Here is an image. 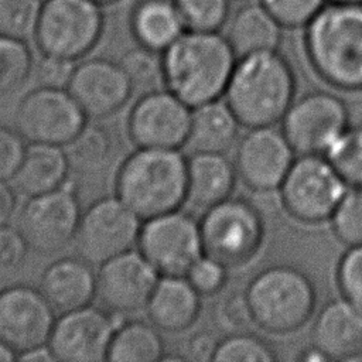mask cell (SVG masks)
<instances>
[{"label": "cell", "instance_id": "6da1fadb", "mask_svg": "<svg viewBox=\"0 0 362 362\" xmlns=\"http://www.w3.org/2000/svg\"><path fill=\"white\" fill-rule=\"evenodd\" d=\"M304 51L334 89L362 92V3H331L304 27Z\"/></svg>", "mask_w": 362, "mask_h": 362}, {"label": "cell", "instance_id": "7a4b0ae2", "mask_svg": "<svg viewBox=\"0 0 362 362\" xmlns=\"http://www.w3.org/2000/svg\"><path fill=\"white\" fill-rule=\"evenodd\" d=\"M164 88L195 107L221 99L238 61L225 34L185 30L161 52Z\"/></svg>", "mask_w": 362, "mask_h": 362}, {"label": "cell", "instance_id": "3957f363", "mask_svg": "<svg viewBox=\"0 0 362 362\" xmlns=\"http://www.w3.org/2000/svg\"><path fill=\"white\" fill-rule=\"evenodd\" d=\"M296 92L294 68L274 49L239 57L225 99L240 124L250 129L281 122L296 100Z\"/></svg>", "mask_w": 362, "mask_h": 362}, {"label": "cell", "instance_id": "277c9868", "mask_svg": "<svg viewBox=\"0 0 362 362\" xmlns=\"http://www.w3.org/2000/svg\"><path fill=\"white\" fill-rule=\"evenodd\" d=\"M115 194L143 221L188 201L187 157L180 148L136 147L119 165Z\"/></svg>", "mask_w": 362, "mask_h": 362}, {"label": "cell", "instance_id": "5b68a950", "mask_svg": "<svg viewBox=\"0 0 362 362\" xmlns=\"http://www.w3.org/2000/svg\"><path fill=\"white\" fill-rule=\"evenodd\" d=\"M245 293L253 324L276 335L301 329L317 307V288L311 277L286 263L259 270L249 280Z\"/></svg>", "mask_w": 362, "mask_h": 362}, {"label": "cell", "instance_id": "8992f818", "mask_svg": "<svg viewBox=\"0 0 362 362\" xmlns=\"http://www.w3.org/2000/svg\"><path fill=\"white\" fill-rule=\"evenodd\" d=\"M199 229L204 255L228 269L242 267L255 259L266 236L264 219L257 206L233 197L206 208Z\"/></svg>", "mask_w": 362, "mask_h": 362}, {"label": "cell", "instance_id": "52a82bcc", "mask_svg": "<svg viewBox=\"0 0 362 362\" xmlns=\"http://www.w3.org/2000/svg\"><path fill=\"white\" fill-rule=\"evenodd\" d=\"M102 6L92 0H42L34 41L42 55L83 59L100 41Z\"/></svg>", "mask_w": 362, "mask_h": 362}, {"label": "cell", "instance_id": "ba28073f", "mask_svg": "<svg viewBox=\"0 0 362 362\" xmlns=\"http://www.w3.org/2000/svg\"><path fill=\"white\" fill-rule=\"evenodd\" d=\"M346 182L325 156H298L279 191L287 214L303 223L329 221L348 191Z\"/></svg>", "mask_w": 362, "mask_h": 362}, {"label": "cell", "instance_id": "9c48e42d", "mask_svg": "<svg viewBox=\"0 0 362 362\" xmlns=\"http://www.w3.org/2000/svg\"><path fill=\"white\" fill-rule=\"evenodd\" d=\"M82 212L76 185L68 180L54 191L28 197L17 214L16 226L30 249L52 255L74 242Z\"/></svg>", "mask_w": 362, "mask_h": 362}, {"label": "cell", "instance_id": "30bf717a", "mask_svg": "<svg viewBox=\"0 0 362 362\" xmlns=\"http://www.w3.org/2000/svg\"><path fill=\"white\" fill-rule=\"evenodd\" d=\"M143 219L116 194L93 201L81 215L75 252L93 266L137 247Z\"/></svg>", "mask_w": 362, "mask_h": 362}, {"label": "cell", "instance_id": "8fae6325", "mask_svg": "<svg viewBox=\"0 0 362 362\" xmlns=\"http://www.w3.org/2000/svg\"><path fill=\"white\" fill-rule=\"evenodd\" d=\"M349 107L334 92L311 90L297 98L281 120V130L297 156H324L349 127Z\"/></svg>", "mask_w": 362, "mask_h": 362}, {"label": "cell", "instance_id": "7c38bea8", "mask_svg": "<svg viewBox=\"0 0 362 362\" xmlns=\"http://www.w3.org/2000/svg\"><path fill=\"white\" fill-rule=\"evenodd\" d=\"M137 249L160 276H185L204 255L199 221L181 209L144 219Z\"/></svg>", "mask_w": 362, "mask_h": 362}, {"label": "cell", "instance_id": "4fadbf2b", "mask_svg": "<svg viewBox=\"0 0 362 362\" xmlns=\"http://www.w3.org/2000/svg\"><path fill=\"white\" fill-rule=\"evenodd\" d=\"M88 116L68 89L37 86L16 109V129L28 143L65 147L86 124Z\"/></svg>", "mask_w": 362, "mask_h": 362}, {"label": "cell", "instance_id": "5bb4252c", "mask_svg": "<svg viewBox=\"0 0 362 362\" xmlns=\"http://www.w3.org/2000/svg\"><path fill=\"white\" fill-rule=\"evenodd\" d=\"M124 315L93 304L61 313L48 346L59 362L106 361L112 338Z\"/></svg>", "mask_w": 362, "mask_h": 362}, {"label": "cell", "instance_id": "9a60e30c", "mask_svg": "<svg viewBox=\"0 0 362 362\" xmlns=\"http://www.w3.org/2000/svg\"><path fill=\"white\" fill-rule=\"evenodd\" d=\"M192 107L158 88L144 92L133 103L126 119L130 141L146 148H181L187 146Z\"/></svg>", "mask_w": 362, "mask_h": 362}, {"label": "cell", "instance_id": "2e32d148", "mask_svg": "<svg viewBox=\"0 0 362 362\" xmlns=\"http://www.w3.org/2000/svg\"><path fill=\"white\" fill-rule=\"evenodd\" d=\"M55 310L40 288L11 284L0 290V339L18 355L48 345Z\"/></svg>", "mask_w": 362, "mask_h": 362}, {"label": "cell", "instance_id": "e0dca14e", "mask_svg": "<svg viewBox=\"0 0 362 362\" xmlns=\"http://www.w3.org/2000/svg\"><path fill=\"white\" fill-rule=\"evenodd\" d=\"M296 151L283 130L274 126L250 127L238 141L235 167L240 181L255 192L279 191Z\"/></svg>", "mask_w": 362, "mask_h": 362}, {"label": "cell", "instance_id": "ac0fdd59", "mask_svg": "<svg viewBox=\"0 0 362 362\" xmlns=\"http://www.w3.org/2000/svg\"><path fill=\"white\" fill-rule=\"evenodd\" d=\"M160 273L137 249L127 250L102 263L98 270L100 304L120 315L146 310Z\"/></svg>", "mask_w": 362, "mask_h": 362}, {"label": "cell", "instance_id": "d6986e66", "mask_svg": "<svg viewBox=\"0 0 362 362\" xmlns=\"http://www.w3.org/2000/svg\"><path fill=\"white\" fill-rule=\"evenodd\" d=\"M85 115L100 120L119 113L134 89L119 62L89 58L76 64L66 88Z\"/></svg>", "mask_w": 362, "mask_h": 362}, {"label": "cell", "instance_id": "ffe728a7", "mask_svg": "<svg viewBox=\"0 0 362 362\" xmlns=\"http://www.w3.org/2000/svg\"><path fill=\"white\" fill-rule=\"evenodd\" d=\"M311 345L328 361H356L362 356V313L346 298H332L318 311L311 328Z\"/></svg>", "mask_w": 362, "mask_h": 362}, {"label": "cell", "instance_id": "44dd1931", "mask_svg": "<svg viewBox=\"0 0 362 362\" xmlns=\"http://www.w3.org/2000/svg\"><path fill=\"white\" fill-rule=\"evenodd\" d=\"M38 288L57 313H66L93 303L98 296V272L79 255L64 256L42 270Z\"/></svg>", "mask_w": 362, "mask_h": 362}, {"label": "cell", "instance_id": "7402d4cb", "mask_svg": "<svg viewBox=\"0 0 362 362\" xmlns=\"http://www.w3.org/2000/svg\"><path fill=\"white\" fill-rule=\"evenodd\" d=\"M201 297L185 276H160L146 313L160 331L182 332L197 322L202 308Z\"/></svg>", "mask_w": 362, "mask_h": 362}, {"label": "cell", "instance_id": "603a6c76", "mask_svg": "<svg viewBox=\"0 0 362 362\" xmlns=\"http://www.w3.org/2000/svg\"><path fill=\"white\" fill-rule=\"evenodd\" d=\"M235 163L225 153L197 151L187 157L188 201L198 208H209L229 197L236 187Z\"/></svg>", "mask_w": 362, "mask_h": 362}, {"label": "cell", "instance_id": "cb8c5ba5", "mask_svg": "<svg viewBox=\"0 0 362 362\" xmlns=\"http://www.w3.org/2000/svg\"><path fill=\"white\" fill-rule=\"evenodd\" d=\"M69 174L64 147L30 143L11 182L18 194L28 198L59 188L69 180Z\"/></svg>", "mask_w": 362, "mask_h": 362}, {"label": "cell", "instance_id": "d4e9b609", "mask_svg": "<svg viewBox=\"0 0 362 362\" xmlns=\"http://www.w3.org/2000/svg\"><path fill=\"white\" fill-rule=\"evenodd\" d=\"M225 27V37L238 58L279 49L281 42V24L260 1L239 7Z\"/></svg>", "mask_w": 362, "mask_h": 362}, {"label": "cell", "instance_id": "484cf974", "mask_svg": "<svg viewBox=\"0 0 362 362\" xmlns=\"http://www.w3.org/2000/svg\"><path fill=\"white\" fill-rule=\"evenodd\" d=\"M129 25L137 45L157 52L167 49L185 31L175 0H137Z\"/></svg>", "mask_w": 362, "mask_h": 362}, {"label": "cell", "instance_id": "4316f807", "mask_svg": "<svg viewBox=\"0 0 362 362\" xmlns=\"http://www.w3.org/2000/svg\"><path fill=\"white\" fill-rule=\"evenodd\" d=\"M240 122L221 99L192 107L187 146L192 153H226L239 137Z\"/></svg>", "mask_w": 362, "mask_h": 362}, {"label": "cell", "instance_id": "83f0119b", "mask_svg": "<svg viewBox=\"0 0 362 362\" xmlns=\"http://www.w3.org/2000/svg\"><path fill=\"white\" fill-rule=\"evenodd\" d=\"M164 355V339L160 329L151 321L124 320L112 338L106 361L158 362Z\"/></svg>", "mask_w": 362, "mask_h": 362}, {"label": "cell", "instance_id": "f1b7e54d", "mask_svg": "<svg viewBox=\"0 0 362 362\" xmlns=\"http://www.w3.org/2000/svg\"><path fill=\"white\" fill-rule=\"evenodd\" d=\"M64 148L71 171L82 175H95L105 171L116 153L113 133L99 122H86Z\"/></svg>", "mask_w": 362, "mask_h": 362}, {"label": "cell", "instance_id": "f546056e", "mask_svg": "<svg viewBox=\"0 0 362 362\" xmlns=\"http://www.w3.org/2000/svg\"><path fill=\"white\" fill-rule=\"evenodd\" d=\"M34 55L25 40L0 34V95L20 90L34 74Z\"/></svg>", "mask_w": 362, "mask_h": 362}, {"label": "cell", "instance_id": "4dcf8cb0", "mask_svg": "<svg viewBox=\"0 0 362 362\" xmlns=\"http://www.w3.org/2000/svg\"><path fill=\"white\" fill-rule=\"evenodd\" d=\"M324 156L349 188L362 187V126H349Z\"/></svg>", "mask_w": 362, "mask_h": 362}, {"label": "cell", "instance_id": "1f68e13d", "mask_svg": "<svg viewBox=\"0 0 362 362\" xmlns=\"http://www.w3.org/2000/svg\"><path fill=\"white\" fill-rule=\"evenodd\" d=\"M119 64L129 76L133 89L141 93L164 86L161 52L137 45L123 54Z\"/></svg>", "mask_w": 362, "mask_h": 362}, {"label": "cell", "instance_id": "d6a6232c", "mask_svg": "<svg viewBox=\"0 0 362 362\" xmlns=\"http://www.w3.org/2000/svg\"><path fill=\"white\" fill-rule=\"evenodd\" d=\"M274 348L262 337L252 332L228 334L219 339L214 362H273Z\"/></svg>", "mask_w": 362, "mask_h": 362}, {"label": "cell", "instance_id": "836d02e7", "mask_svg": "<svg viewBox=\"0 0 362 362\" xmlns=\"http://www.w3.org/2000/svg\"><path fill=\"white\" fill-rule=\"evenodd\" d=\"M185 30L218 33L230 17V0H175Z\"/></svg>", "mask_w": 362, "mask_h": 362}, {"label": "cell", "instance_id": "e575fe53", "mask_svg": "<svg viewBox=\"0 0 362 362\" xmlns=\"http://www.w3.org/2000/svg\"><path fill=\"white\" fill-rule=\"evenodd\" d=\"M329 222L335 238L342 245L362 246V187L348 188Z\"/></svg>", "mask_w": 362, "mask_h": 362}, {"label": "cell", "instance_id": "d590c367", "mask_svg": "<svg viewBox=\"0 0 362 362\" xmlns=\"http://www.w3.org/2000/svg\"><path fill=\"white\" fill-rule=\"evenodd\" d=\"M42 0H0V34L34 38Z\"/></svg>", "mask_w": 362, "mask_h": 362}, {"label": "cell", "instance_id": "8d00e7d4", "mask_svg": "<svg viewBox=\"0 0 362 362\" xmlns=\"http://www.w3.org/2000/svg\"><path fill=\"white\" fill-rule=\"evenodd\" d=\"M212 318L215 325L226 334L245 331L253 322L245 290H230L221 296L214 307Z\"/></svg>", "mask_w": 362, "mask_h": 362}, {"label": "cell", "instance_id": "74e56055", "mask_svg": "<svg viewBox=\"0 0 362 362\" xmlns=\"http://www.w3.org/2000/svg\"><path fill=\"white\" fill-rule=\"evenodd\" d=\"M337 287L362 313V246L348 247L341 256L335 272Z\"/></svg>", "mask_w": 362, "mask_h": 362}, {"label": "cell", "instance_id": "f35d334b", "mask_svg": "<svg viewBox=\"0 0 362 362\" xmlns=\"http://www.w3.org/2000/svg\"><path fill=\"white\" fill-rule=\"evenodd\" d=\"M283 28H304L327 0H259Z\"/></svg>", "mask_w": 362, "mask_h": 362}, {"label": "cell", "instance_id": "ab89813d", "mask_svg": "<svg viewBox=\"0 0 362 362\" xmlns=\"http://www.w3.org/2000/svg\"><path fill=\"white\" fill-rule=\"evenodd\" d=\"M30 246L17 226H0V280L13 277L25 264Z\"/></svg>", "mask_w": 362, "mask_h": 362}, {"label": "cell", "instance_id": "60d3db41", "mask_svg": "<svg viewBox=\"0 0 362 362\" xmlns=\"http://www.w3.org/2000/svg\"><path fill=\"white\" fill-rule=\"evenodd\" d=\"M228 270L223 263L202 255L191 266L185 277L201 296H215L225 288L229 276Z\"/></svg>", "mask_w": 362, "mask_h": 362}, {"label": "cell", "instance_id": "b9f144b4", "mask_svg": "<svg viewBox=\"0 0 362 362\" xmlns=\"http://www.w3.org/2000/svg\"><path fill=\"white\" fill-rule=\"evenodd\" d=\"M23 134L14 127L0 123V180L11 181L17 173L27 146Z\"/></svg>", "mask_w": 362, "mask_h": 362}, {"label": "cell", "instance_id": "7bdbcfd3", "mask_svg": "<svg viewBox=\"0 0 362 362\" xmlns=\"http://www.w3.org/2000/svg\"><path fill=\"white\" fill-rule=\"evenodd\" d=\"M75 66V61L41 54V58L34 65V75L38 86L66 89Z\"/></svg>", "mask_w": 362, "mask_h": 362}, {"label": "cell", "instance_id": "ee69618b", "mask_svg": "<svg viewBox=\"0 0 362 362\" xmlns=\"http://www.w3.org/2000/svg\"><path fill=\"white\" fill-rule=\"evenodd\" d=\"M219 339L212 331H197L187 337L178 352L184 361L194 362H214V355L216 351Z\"/></svg>", "mask_w": 362, "mask_h": 362}, {"label": "cell", "instance_id": "f6af8a7d", "mask_svg": "<svg viewBox=\"0 0 362 362\" xmlns=\"http://www.w3.org/2000/svg\"><path fill=\"white\" fill-rule=\"evenodd\" d=\"M17 212V191L8 181L0 180V226L10 223Z\"/></svg>", "mask_w": 362, "mask_h": 362}, {"label": "cell", "instance_id": "bcb514c9", "mask_svg": "<svg viewBox=\"0 0 362 362\" xmlns=\"http://www.w3.org/2000/svg\"><path fill=\"white\" fill-rule=\"evenodd\" d=\"M17 361H24V362H51L55 361L51 349L48 345L34 348L31 351H27L21 355H18Z\"/></svg>", "mask_w": 362, "mask_h": 362}, {"label": "cell", "instance_id": "7dc6e473", "mask_svg": "<svg viewBox=\"0 0 362 362\" xmlns=\"http://www.w3.org/2000/svg\"><path fill=\"white\" fill-rule=\"evenodd\" d=\"M297 359L300 361H305V362H313V361H328V358L314 345H311L310 348H304L300 351V354L297 355Z\"/></svg>", "mask_w": 362, "mask_h": 362}, {"label": "cell", "instance_id": "c3c4849f", "mask_svg": "<svg viewBox=\"0 0 362 362\" xmlns=\"http://www.w3.org/2000/svg\"><path fill=\"white\" fill-rule=\"evenodd\" d=\"M11 361H17V354L0 339V362H11Z\"/></svg>", "mask_w": 362, "mask_h": 362}, {"label": "cell", "instance_id": "681fc988", "mask_svg": "<svg viewBox=\"0 0 362 362\" xmlns=\"http://www.w3.org/2000/svg\"><path fill=\"white\" fill-rule=\"evenodd\" d=\"M92 1H95V3H98L100 6H107V4H113V3H116L119 0H92Z\"/></svg>", "mask_w": 362, "mask_h": 362}, {"label": "cell", "instance_id": "f907efd6", "mask_svg": "<svg viewBox=\"0 0 362 362\" xmlns=\"http://www.w3.org/2000/svg\"><path fill=\"white\" fill-rule=\"evenodd\" d=\"M331 3H362V0H327Z\"/></svg>", "mask_w": 362, "mask_h": 362}, {"label": "cell", "instance_id": "816d5d0a", "mask_svg": "<svg viewBox=\"0 0 362 362\" xmlns=\"http://www.w3.org/2000/svg\"><path fill=\"white\" fill-rule=\"evenodd\" d=\"M240 1H246V0H240Z\"/></svg>", "mask_w": 362, "mask_h": 362}]
</instances>
